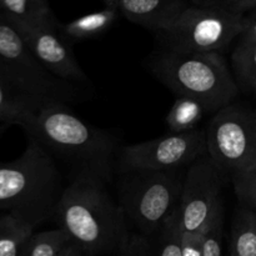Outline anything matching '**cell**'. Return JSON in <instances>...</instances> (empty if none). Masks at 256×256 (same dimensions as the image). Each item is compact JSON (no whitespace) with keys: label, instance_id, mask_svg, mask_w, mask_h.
<instances>
[{"label":"cell","instance_id":"21","mask_svg":"<svg viewBox=\"0 0 256 256\" xmlns=\"http://www.w3.org/2000/svg\"><path fill=\"white\" fill-rule=\"evenodd\" d=\"M69 242V236L59 228L35 232L28 242L22 256H59Z\"/></svg>","mask_w":256,"mask_h":256},{"label":"cell","instance_id":"29","mask_svg":"<svg viewBox=\"0 0 256 256\" xmlns=\"http://www.w3.org/2000/svg\"><path fill=\"white\" fill-rule=\"evenodd\" d=\"M102 2L106 5V8H115V9H118V2H119V0H102Z\"/></svg>","mask_w":256,"mask_h":256},{"label":"cell","instance_id":"14","mask_svg":"<svg viewBox=\"0 0 256 256\" xmlns=\"http://www.w3.org/2000/svg\"><path fill=\"white\" fill-rule=\"evenodd\" d=\"M45 105L0 72V115L9 124L26 130Z\"/></svg>","mask_w":256,"mask_h":256},{"label":"cell","instance_id":"13","mask_svg":"<svg viewBox=\"0 0 256 256\" xmlns=\"http://www.w3.org/2000/svg\"><path fill=\"white\" fill-rule=\"evenodd\" d=\"M189 5V0H119L118 12L156 34L168 29Z\"/></svg>","mask_w":256,"mask_h":256},{"label":"cell","instance_id":"9","mask_svg":"<svg viewBox=\"0 0 256 256\" xmlns=\"http://www.w3.org/2000/svg\"><path fill=\"white\" fill-rule=\"evenodd\" d=\"M206 155L205 130L169 134L122 148L116 172H175Z\"/></svg>","mask_w":256,"mask_h":256},{"label":"cell","instance_id":"7","mask_svg":"<svg viewBox=\"0 0 256 256\" xmlns=\"http://www.w3.org/2000/svg\"><path fill=\"white\" fill-rule=\"evenodd\" d=\"M206 135V155L232 180L256 169V112L232 104L216 112Z\"/></svg>","mask_w":256,"mask_h":256},{"label":"cell","instance_id":"1","mask_svg":"<svg viewBox=\"0 0 256 256\" xmlns=\"http://www.w3.org/2000/svg\"><path fill=\"white\" fill-rule=\"evenodd\" d=\"M52 220L90 256L116 252L130 234L126 215L106 182L84 172L64 188Z\"/></svg>","mask_w":256,"mask_h":256},{"label":"cell","instance_id":"27","mask_svg":"<svg viewBox=\"0 0 256 256\" xmlns=\"http://www.w3.org/2000/svg\"><path fill=\"white\" fill-rule=\"evenodd\" d=\"M59 256H90V255L86 254L82 249H80L76 244L70 242L69 244L62 249V252H60Z\"/></svg>","mask_w":256,"mask_h":256},{"label":"cell","instance_id":"23","mask_svg":"<svg viewBox=\"0 0 256 256\" xmlns=\"http://www.w3.org/2000/svg\"><path fill=\"white\" fill-rule=\"evenodd\" d=\"M232 184L240 204L256 212V169L232 180Z\"/></svg>","mask_w":256,"mask_h":256},{"label":"cell","instance_id":"2","mask_svg":"<svg viewBox=\"0 0 256 256\" xmlns=\"http://www.w3.org/2000/svg\"><path fill=\"white\" fill-rule=\"evenodd\" d=\"M25 132L50 154L76 166L79 172L108 182L116 172L119 142L112 135L88 124L65 104H48Z\"/></svg>","mask_w":256,"mask_h":256},{"label":"cell","instance_id":"22","mask_svg":"<svg viewBox=\"0 0 256 256\" xmlns=\"http://www.w3.org/2000/svg\"><path fill=\"white\" fill-rule=\"evenodd\" d=\"M222 202L214 210L209 219V229L205 235L202 256H222Z\"/></svg>","mask_w":256,"mask_h":256},{"label":"cell","instance_id":"26","mask_svg":"<svg viewBox=\"0 0 256 256\" xmlns=\"http://www.w3.org/2000/svg\"><path fill=\"white\" fill-rule=\"evenodd\" d=\"M238 40L245 42H256V10L244 15V29Z\"/></svg>","mask_w":256,"mask_h":256},{"label":"cell","instance_id":"6","mask_svg":"<svg viewBox=\"0 0 256 256\" xmlns=\"http://www.w3.org/2000/svg\"><path fill=\"white\" fill-rule=\"evenodd\" d=\"M244 15L222 6L190 4L168 29L156 32L164 50L176 52H222L239 39Z\"/></svg>","mask_w":256,"mask_h":256},{"label":"cell","instance_id":"4","mask_svg":"<svg viewBox=\"0 0 256 256\" xmlns=\"http://www.w3.org/2000/svg\"><path fill=\"white\" fill-rule=\"evenodd\" d=\"M150 72L176 96H189L206 112L234 104L240 89L222 52H176L162 49L150 59Z\"/></svg>","mask_w":256,"mask_h":256},{"label":"cell","instance_id":"19","mask_svg":"<svg viewBox=\"0 0 256 256\" xmlns=\"http://www.w3.org/2000/svg\"><path fill=\"white\" fill-rule=\"evenodd\" d=\"M0 12L18 24L35 25L54 18L49 0H0Z\"/></svg>","mask_w":256,"mask_h":256},{"label":"cell","instance_id":"31","mask_svg":"<svg viewBox=\"0 0 256 256\" xmlns=\"http://www.w3.org/2000/svg\"><path fill=\"white\" fill-rule=\"evenodd\" d=\"M2 124H9V122H8V120L5 119L2 115H0V125H2ZM10 125H12V124H10Z\"/></svg>","mask_w":256,"mask_h":256},{"label":"cell","instance_id":"8","mask_svg":"<svg viewBox=\"0 0 256 256\" xmlns=\"http://www.w3.org/2000/svg\"><path fill=\"white\" fill-rule=\"evenodd\" d=\"M0 72L45 104L79 99L76 86L50 74L35 58L14 24L0 12Z\"/></svg>","mask_w":256,"mask_h":256},{"label":"cell","instance_id":"5","mask_svg":"<svg viewBox=\"0 0 256 256\" xmlns=\"http://www.w3.org/2000/svg\"><path fill=\"white\" fill-rule=\"evenodd\" d=\"M184 178L175 172H125L118 186L119 204L142 232H154L176 212Z\"/></svg>","mask_w":256,"mask_h":256},{"label":"cell","instance_id":"17","mask_svg":"<svg viewBox=\"0 0 256 256\" xmlns=\"http://www.w3.org/2000/svg\"><path fill=\"white\" fill-rule=\"evenodd\" d=\"M232 256H256V212L240 205L232 222Z\"/></svg>","mask_w":256,"mask_h":256},{"label":"cell","instance_id":"30","mask_svg":"<svg viewBox=\"0 0 256 256\" xmlns=\"http://www.w3.org/2000/svg\"><path fill=\"white\" fill-rule=\"evenodd\" d=\"M9 126H10V124H2V125H0V139H2V136L4 135V132H6V129Z\"/></svg>","mask_w":256,"mask_h":256},{"label":"cell","instance_id":"18","mask_svg":"<svg viewBox=\"0 0 256 256\" xmlns=\"http://www.w3.org/2000/svg\"><path fill=\"white\" fill-rule=\"evenodd\" d=\"M205 112H208L206 109L198 100L189 96H176L165 118L169 132L184 134L198 130Z\"/></svg>","mask_w":256,"mask_h":256},{"label":"cell","instance_id":"12","mask_svg":"<svg viewBox=\"0 0 256 256\" xmlns=\"http://www.w3.org/2000/svg\"><path fill=\"white\" fill-rule=\"evenodd\" d=\"M178 210L166 224L154 232H130L115 256H182Z\"/></svg>","mask_w":256,"mask_h":256},{"label":"cell","instance_id":"16","mask_svg":"<svg viewBox=\"0 0 256 256\" xmlns=\"http://www.w3.org/2000/svg\"><path fill=\"white\" fill-rule=\"evenodd\" d=\"M35 226L15 215L0 216V256H22Z\"/></svg>","mask_w":256,"mask_h":256},{"label":"cell","instance_id":"24","mask_svg":"<svg viewBox=\"0 0 256 256\" xmlns=\"http://www.w3.org/2000/svg\"><path fill=\"white\" fill-rule=\"evenodd\" d=\"M209 229V220L204 226L195 232H182L180 236V249L182 256H202L205 235Z\"/></svg>","mask_w":256,"mask_h":256},{"label":"cell","instance_id":"10","mask_svg":"<svg viewBox=\"0 0 256 256\" xmlns=\"http://www.w3.org/2000/svg\"><path fill=\"white\" fill-rule=\"evenodd\" d=\"M222 176L216 165L204 155L192 162L184 178L178 218L182 232L202 229L222 204Z\"/></svg>","mask_w":256,"mask_h":256},{"label":"cell","instance_id":"20","mask_svg":"<svg viewBox=\"0 0 256 256\" xmlns=\"http://www.w3.org/2000/svg\"><path fill=\"white\" fill-rule=\"evenodd\" d=\"M232 68L239 89L256 94V42L238 40L232 52Z\"/></svg>","mask_w":256,"mask_h":256},{"label":"cell","instance_id":"11","mask_svg":"<svg viewBox=\"0 0 256 256\" xmlns=\"http://www.w3.org/2000/svg\"><path fill=\"white\" fill-rule=\"evenodd\" d=\"M12 22L22 35L35 58L50 74L72 84L74 82H88L84 70L72 52V45L62 35L60 22L55 18L35 25Z\"/></svg>","mask_w":256,"mask_h":256},{"label":"cell","instance_id":"28","mask_svg":"<svg viewBox=\"0 0 256 256\" xmlns=\"http://www.w3.org/2000/svg\"><path fill=\"white\" fill-rule=\"evenodd\" d=\"M220 0H189L192 5H198V6H215Z\"/></svg>","mask_w":256,"mask_h":256},{"label":"cell","instance_id":"15","mask_svg":"<svg viewBox=\"0 0 256 256\" xmlns=\"http://www.w3.org/2000/svg\"><path fill=\"white\" fill-rule=\"evenodd\" d=\"M118 12H119L115 8H105L104 10L84 15L66 24H60V30L70 44L94 39L112 26Z\"/></svg>","mask_w":256,"mask_h":256},{"label":"cell","instance_id":"3","mask_svg":"<svg viewBox=\"0 0 256 256\" xmlns=\"http://www.w3.org/2000/svg\"><path fill=\"white\" fill-rule=\"evenodd\" d=\"M64 188L52 155L34 139L14 162L0 164V210L35 228L52 220Z\"/></svg>","mask_w":256,"mask_h":256},{"label":"cell","instance_id":"25","mask_svg":"<svg viewBox=\"0 0 256 256\" xmlns=\"http://www.w3.org/2000/svg\"><path fill=\"white\" fill-rule=\"evenodd\" d=\"M215 6H222L236 14L245 15L256 10V0H220Z\"/></svg>","mask_w":256,"mask_h":256}]
</instances>
